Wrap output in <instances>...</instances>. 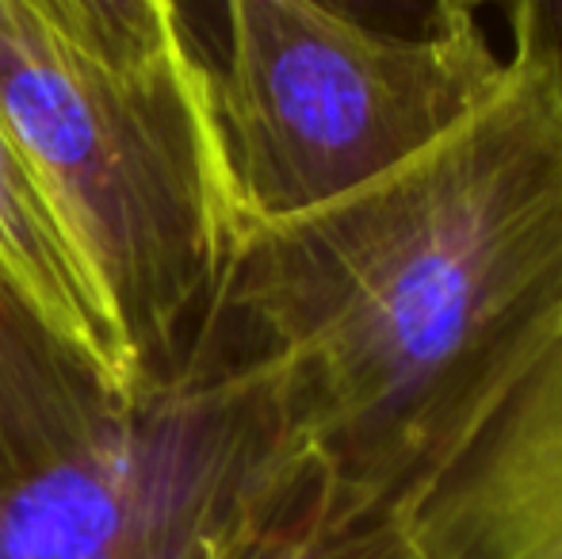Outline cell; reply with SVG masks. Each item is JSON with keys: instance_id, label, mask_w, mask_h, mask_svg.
Masks as SVG:
<instances>
[{"instance_id": "cell-1", "label": "cell", "mask_w": 562, "mask_h": 559, "mask_svg": "<svg viewBox=\"0 0 562 559\" xmlns=\"http://www.w3.org/2000/svg\"><path fill=\"white\" fill-rule=\"evenodd\" d=\"M211 326L283 368L314 471L409 522L562 342V85L513 35L497 89L391 172L229 246Z\"/></svg>"}, {"instance_id": "cell-2", "label": "cell", "mask_w": 562, "mask_h": 559, "mask_svg": "<svg viewBox=\"0 0 562 559\" xmlns=\"http://www.w3.org/2000/svg\"><path fill=\"white\" fill-rule=\"evenodd\" d=\"M0 123L58 200L146 383L180 368L237 238L211 66L126 74L27 0H0Z\"/></svg>"}, {"instance_id": "cell-3", "label": "cell", "mask_w": 562, "mask_h": 559, "mask_svg": "<svg viewBox=\"0 0 562 559\" xmlns=\"http://www.w3.org/2000/svg\"><path fill=\"white\" fill-rule=\"evenodd\" d=\"M211 100L237 231L322 208L391 172L497 89L479 15L386 31L329 0H223Z\"/></svg>"}, {"instance_id": "cell-4", "label": "cell", "mask_w": 562, "mask_h": 559, "mask_svg": "<svg viewBox=\"0 0 562 559\" xmlns=\"http://www.w3.org/2000/svg\"><path fill=\"white\" fill-rule=\"evenodd\" d=\"M306 460L283 368L211 326L184 365L0 487V559H215Z\"/></svg>"}, {"instance_id": "cell-5", "label": "cell", "mask_w": 562, "mask_h": 559, "mask_svg": "<svg viewBox=\"0 0 562 559\" xmlns=\"http://www.w3.org/2000/svg\"><path fill=\"white\" fill-rule=\"evenodd\" d=\"M432 559H562V342L409 517Z\"/></svg>"}, {"instance_id": "cell-6", "label": "cell", "mask_w": 562, "mask_h": 559, "mask_svg": "<svg viewBox=\"0 0 562 559\" xmlns=\"http://www.w3.org/2000/svg\"><path fill=\"white\" fill-rule=\"evenodd\" d=\"M0 280L12 295L126 399L146 383L97 269L20 142L0 123Z\"/></svg>"}, {"instance_id": "cell-7", "label": "cell", "mask_w": 562, "mask_h": 559, "mask_svg": "<svg viewBox=\"0 0 562 559\" xmlns=\"http://www.w3.org/2000/svg\"><path fill=\"white\" fill-rule=\"evenodd\" d=\"M115 399L0 280V487L61 452Z\"/></svg>"}, {"instance_id": "cell-8", "label": "cell", "mask_w": 562, "mask_h": 559, "mask_svg": "<svg viewBox=\"0 0 562 559\" xmlns=\"http://www.w3.org/2000/svg\"><path fill=\"white\" fill-rule=\"evenodd\" d=\"M215 559H432L409 522L371 517L340 502L306 460L283 479Z\"/></svg>"}, {"instance_id": "cell-9", "label": "cell", "mask_w": 562, "mask_h": 559, "mask_svg": "<svg viewBox=\"0 0 562 559\" xmlns=\"http://www.w3.org/2000/svg\"><path fill=\"white\" fill-rule=\"evenodd\" d=\"M54 31L126 74L203 62L177 0H27Z\"/></svg>"}, {"instance_id": "cell-10", "label": "cell", "mask_w": 562, "mask_h": 559, "mask_svg": "<svg viewBox=\"0 0 562 559\" xmlns=\"http://www.w3.org/2000/svg\"><path fill=\"white\" fill-rule=\"evenodd\" d=\"M329 4L352 12L356 20H368L386 31H406V35L479 15V0H329Z\"/></svg>"}, {"instance_id": "cell-11", "label": "cell", "mask_w": 562, "mask_h": 559, "mask_svg": "<svg viewBox=\"0 0 562 559\" xmlns=\"http://www.w3.org/2000/svg\"><path fill=\"white\" fill-rule=\"evenodd\" d=\"M505 15L513 35L532 38L548 54L562 85V0H505Z\"/></svg>"}]
</instances>
